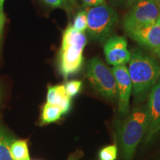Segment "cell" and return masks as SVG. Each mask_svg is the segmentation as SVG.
<instances>
[{
  "label": "cell",
  "instance_id": "obj_1",
  "mask_svg": "<svg viewBox=\"0 0 160 160\" xmlns=\"http://www.w3.org/2000/svg\"><path fill=\"white\" fill-rule=\"evenodd\" d=\"M128 73L136 102L145 100L160 77V63L149 53L139 50L131 53Z\"/></svg>",
  "mask_w": 160,
  "mask_h": 160
},
{
  "label": "cell",
  "instance_id": "obj_2",
  "mask_svg": "<svg viewBox=\"0 0 160 160\" xmlns=\"http://www.w3.org/2000/svg\"><path fill=\"white\" fill-rule=\"evenodd\" d=\"M149 119L147 105L133 108L118 126V140L125 160H131L139 144L146 135Z\"/></svg>",
  "mask_w": 160,
  "mask_h": 160
},
{
  "label": "cell",
  "instance_id": "obj_3",
  "mask_svg": "<svg viewBox=\"0 0 160 160\" xmlns=\"http://www.w3.org/2000/svg\"><path fill=\"white\" fill-rule=\"evenodd\" d=\"M87 44L84 32H78L72 25L65 30L59 53V69L64 79L79 71L83 64V51Z\"/></svg>",
  "mask_w": 160,
  "mask_h": 160
},
{
  "label": "cell",
  "instance_id": "obj_4",
  "mask_svg": "<svg viewBox=\"0 0 160 160\" xmlns=\"http://www.w3.org/2000/svg\"><path fill=\"white\" fill-rule=\"evenodd\" d=\"M88 33L91 39L102 42L110 37L118 20L117 13L111 6L90 8L87 11Z\"/></svg>",
  "mask_w": 160,
  "mask_h": 160
},
{
  "label": "cell",
  "instance_id": "obj_5",
  "mask_svg": "<svg viewBox=\"0 0 160 160\" xmlns=\"http://www.w3.org/2000/svg\"><path fill=\"white\" fill-rule=\"evenodd\" d=\"M87 77L90 85L99 95L113 101L117 99V84L113 71L99 58L93 57L90 60Z\"/></svg>",
  "mask_w": 160,
  "mask_h": 160
},
{
  "label": "cell",
  "instance_id": "obj_6",
  "mask_svg": "<svg viewBox=\"0 0 160 160\" xmlns=\"http://www.w3.org/2000/svg\"><path fill=\"white\" fill-rule=\"evenodd\" d=\"M159 19V6L153 0H135L123 20L127 33L139 28L153 25Z\"/></svg>",
  "mask_w": 160,
  "mask_h": 160
},
{
  "label": "cell",
  "instance_id": "obj_7",
  "mask_svg": "<svg viewBox=\"0 0 160 160\" xmlns=\"http://www.w3.org/2000/svg\"><path fill=\"white\" fill-rule=\"evenodd\" d=\"M111 70L117 84L118 111L121 116L126 117L130 112V98L133 90L128 69L126 65H119Z\"/></svg>",
  "mask_w": 160,
  "mask_h": 160
},
{
  "label": "cell",
  "instance_id": "obj_8",
  "mask_svg": "<svg viewBox=\"0 0 160 160\" xmlns=\"http://www.w3.org/2000/svg\"><path fill=\"white\" fill-rule=\"evenodd\" d=\"M103 49L106 62L113 67L125 65L131 59V53L128 48L127 39L124 37H110L105 40Z\"/></svg>",
  "mask_w": 160,
  "mask_h": 160
},
{
  "label": "cell",
  "instance_id": "obj_9",
  "mask_svg": "<svg viewBox=\"0 0 160 160\" xmlns=\"http://www.w3.org/2000/svg\"><path fill=\"white\" fill-rule=\"evenodd\" d=\"M132 39L157 55L160 51V20L145 27L128 31Z\"/></svg>",
  "mask_w": 160,
  "mask_h": 160
},
{
  "label": "cell",
  "instance_id": "obj_10",
  "mask_svg": "<svg viewBox=\"0 0 160 160\" xmlns=\"http://www.w3.org/2000/svg\"><path fill=\"white\" fill-rule=\"evenodd\" d=\"M147 108L149 125L146 133V142H148L160 131V79L150 91Z\"/></svg>",
  "mask_w": 160,
  "mask_h": 160
},
{
  "label": "cell",
  "instance_id": "obj_11",
  "mask_svg": "<svg viewBox=\"0 0 160 160\" xmlns=\"http://www.w3.org/2000/svg\"><path fill=\"white\" fill-rule=\"evenodd\" d=\"M71 99L66 93L65 85L49 86L47 94V103L59 106L63 114L69 111L71 108Z\"/></svg>",
  "mask_w": 160,
  "mask_h": 160
},
{
  "label": "cell",
  "instance_id": "obj_12",
  "mask_svg": "<svg viewBox=\"0 0 160 160\" xmlns=\"http://www.w3.org/2000/svg\"><path fill=\"white\" fill-rule=\"evenodd\" d=\"M14 139L11 136L0 128V160H14L11 152V146Z\"/></svg>",
  "mask_w": 160,
  "mask_h": 160
},
{
  "label": "cell",
  "instance_id": "obj_13",
  "mask_svg": "<svg viewBox=\"0 0 160 160\" xmlns=\"http://www.w3.org/2000/svg\"><path fill=\"white\" fill-rule=\"evenodd\" d=\"M63 115L62 111L59 106L46 103L44 105L42 113V124L54 122Z\"/></svg>",
  "mask_w": 160,
  "mask_h": 160
},
{
  "label": "cell",
  "instance_id": "obj_14",
  "mask_svg": "<svg viewBox=\"0 0 160 160\" xmlns=\"http://www.w3.org/2000/svg\"><path fill=\"white\" fill-rule=\"evenodd\" d=\"M11 152L14 160H31L26 140H14L11 144Z\"/></svg>",
  "mask_w": 160,
  "mask_h": 160
},
{
  "label": "cell",
  "instance_id": "obj_15",
  "mask_svg": "<svg viewBox=\"0 0 160 160\" xmlns=\"http://www.w3.org/2000/svg\"><path fill=\"white\" fill-rule=\"evenodd\" d=\"M73 28L78 32L82 33L87 30L88 27V19H87V12L86 11H79L76 15L73 20Z\"/></svg>",
  "mask_w": 160,
  "mask_h": 160
},
{
  "label": "cell",
  "instance_id": "obj_16",
  "mask_svg": "<svg viewBox=\"0 0 160 160\" xmlns=\"http://www.w3.org/2000/svg\"><path fill=\"white\" fill-rule=\"evenodd\" d=\"M117 146L111 145L105 147L99 152L100 160H116L117 157Z\"/></svg>",
  "mask_w": 160,
  "mask_h": 160
},
{
  "label": "cell",
  "instance_id": "obj_17",
  "mask_svg": "<svg viewBox=\"0 0 160 160\" xmlns=\"http://www.w3.org/2000/svg\"><path fill=\"white\" fill-rule=\"evenodd\" d=\"M82 85V83L79 80H72V81L68 82L65 85L66 93L71 98L75 97L81 90Z\"/></svg>",
  "mask_w": 160,
  "mask_h": 160
},
{
  "label": "cell",
  "instance_id": "obj_18",
  "mask_svg": "<svg viewBox=\"0 0 160 160\" xmlns=\"http://www.w3.org/2000/svg\"><path fill=\"white\" fill-rule=\"evenodd\" d=\"M45 2L52 8H59L65 10L71 8L72 4L71 0H42Z\"/></svg>",
  "mask_w": 160,
  "mask_h": 160
},
{
  "label": "cell",
  "instance_id": "obj_19",
  "mask_svg": "<svg viewBox=\"0 0 160 160\" xmlns=\"http://www.w3.org/2000/svg\"><path fill=\"white\" fill-rule=\"evenodd\" d=\"M6 21V17L5 12H4L3 8H2L0 6V46H1L2 42V39L3 36V30H4V26H5Z\"/></svg>",
  "mask_w": 160,
  "mask_h": 160
},
{
  "label": "cell",
  "instance_id": "obj_20",
  "mask_svg": "<svg viewBox=\"0 0 160 160\" xmlns=\"http://www.w3.org/2000/svg\"><path fill=\"white\" fill-rule=\"evenodd\" d=\"M105 0H82L83 5L87 8H93L105 4Z\"/></svg>",
  "mask_w": 160,
  "mask_h": 160
},
{
  "label": "cell",
  "instance_id": "obj_21",
  "mask_svg": "<svg viewBox=\"0 0 160 160\" xmlns=\"http://www.w3.org/2000/svg\"><path fill=\"white\" fill-rule=\"evenodd\" d=\"M114 1L119 5L125 6V7H129L133 5L135 0H114Z\"/></svg>",
  "mask_w": 160,
  "mask_h": 160
},
{
  "label": "cell",
  "instance_id": "obj_22",
  "mask_svg": "<svg viewBox=\"0 0 160 160\" xmlns=\"http://www.w3.org/2000/svg\"><path fill=\"white\" fill-rule=\"evenodd\" d=\"M72 5H77V0H71Z\"/></svg>",
  "mask_w": 160,
  "mask_h": 160
},
{
  "label": "cell",
  "instance_id": "obj_23",
  "mask_svg": "<svg viewBox=\"0 0 160 160\" xmlns=\"http://www.w3.org/2000/svg\"><path fill=\"white\" fill-rule=\"evenodd\" d=\"M4 2H5V0H0V6H1L2 8H3Z\"/></svg>",
  "mask_w": 160,
  "mask_h": 160
},
{
  "label": "cell",
  "instance_id": "obj_24",
  "mask_svg": "<svg viewBox=\"0 0 160 160\" xmlns=\"http://www.w3.org/2000/svg\"><path fill=\"white\" fill-rule=\"evenodd\" d=\"M153 1L157 3L158 5L160 6V0H153Z\"/></svg>",
  "mask_w": 160,
  "mask_h": 160
},
{
  "label": "cell",
  "instance_id": "obj_25",
  "mask_svg": "<svg viewBox=\"0 0 160 160\" xmlns=\"http://www.w3.org/2000/svg\"><path fill=\"white\" fill-rule=\"evenodd\" d=\"M68 160H77V158L73 157H71L69 158Z\"/></svg>",
  "mask_w": 160,
  "mask_h": 160
},
{
  "label": "cell",
  "instance_id": "obj_26",
  "mask_svg": "<svg viewBox=\"0 0 160 160\" xmlns=\"http://www.w3.org/2000/svg\"><path fill=\"white\" fill-rule=\"evenodd\" d=\"M157 56H158V57H159V59H160V51H159V53H157Z\"/></svg>",
  "mask_w": 160,
  "mask_h": 160
},
{
  "label": "cell",
  "instance_id": "obj_27",
  "mask_svg": "<svg viewBox=\"0 0 160 160\" xmlns=\"http://www.w3.org/2000/svg\"><path fill=\"white\" fill-rule=\"evenodd\" d=\"M159 20H160V6H159Z\"/></svg>",
  "mask_w": 160,
  "mask_h": 160
},
{
  "label": "cell",
  "instance_id": "obj_28",
  "mask_svg": "<svg viewBox=\"0 0 160 160\" xmlns=\"http://www.w3.org/2000/svg\"><path fill=\"white\" fill-rule=\"evenodd\" d=\"M0 97H1V89H0Z\"/></svg>",
  "mask_w": 160,
  "mask_h": 160
}]
</instances>
